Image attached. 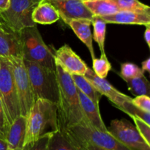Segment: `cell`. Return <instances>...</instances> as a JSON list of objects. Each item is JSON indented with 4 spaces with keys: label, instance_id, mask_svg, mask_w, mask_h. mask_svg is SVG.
<instances>
[{
    "label": "cell",
    "instance_id": "6da1fadb",
    "mask_svg": "<svg viewBox=\"0 0 150 150\" xmlns=\"http://www.w3.org/2000/svg\"><path fill=\"white\" fill-rule=\"evenodd\" d=\"M55 71L58 83L57 108L59 127L60 130H63L80 122L84 119V115L81 106L77 87L71 74L57 60H55Z\"/></svg>",
    "mask_w": 150,
    "mask_h": 150
},
{
    "label": "cell",
    "instance_id": "d6986e66",
    "mask_svg": "<svg viewBox=\"0 0 150 150\" xmlns=\"http://www.w3.org/2000/svg\"><path fill=\"white\" fill-rule=\"evenodd\" d=\"M94 16H105L120 11L112 0H87L83 1Z\"/></svg>",
    "mask_w": 150,
    "mask_h": 150
},
{
    "label": "cell",
    "instance_id": "83f0119b",
    "mask_svg": "<svg viewBox=\"0 0 150 150\" xmlns=\"http://www.w3.org/2000/svg\"><path fill=\"white\" fill-rule=\"evenodd\" d=\"M52 133L53 132H49V133H45L32 144L26 147H22V150H47L48 141Z\"/></svg>",
    "mask_w": 150,
    "mask_h": 150
},
{
    "label": "cell",
    "instance_id": "1f68e13d",
    "mask_svg": "<svg viewBox=\"0 0 150 150\" xmlns=\"http://www.w3.org/2000/svg\"><path fill=\"white\" fill-rule=\"evenodd\" d=\"M142 70L143 73L144 72H148L150 73V58H148L145 61H144L142 63Z\"/></svg>",
    "mask_w": 150,
    "mask_h": 150
},
{
    "label": "cell",
    "instance_id": "e575fe53",
    "mask_svg": "<svg viewBox=\"0 0 150 150\" xmlns=\"http://www.w3.org/2000/svg\"><path fill=\"white\" fill-rule=\"evenodd\" d=\"M0 150H8L7 142L4 139L0 138Z\"/></svg>",
    "mask_w": 150,
    "mask_h": 150
},
{
    "label": "cell",
    "instance_id": "7c38bea8",
    "mask_svg": "<svg viewBox=\"0 0 150 150\" xmlns=\"http://www.w3.org/2000/svg\"><path fill=\"white\" fill-rule=\"evenodd\" d=\"M54 59L62 64L70 74L84 76L88 66L68 45H64L55 51Z\"/></svg>",
    "mask_w": 150,
    "mask_h": 150
},
{
    "label": "cell",
    "instance_id": "2e32d148",
    "mask_svg": "<svg viewBox=\"0 0 150 150\" xmlns=\"http://www.w3.org/2000/svg\"><path fill=\"white\" fill-rule=\"evenodd\" d=\"M26 128V117L20 115L12 122L6 132L5 141L8 150L23 147Z\"/></svg>",
    "mask_w": 150,
    "mask_h": 150
},
{
    "label": "cell",
    "instance_id": "9c48e42d",
    "mask_svg": "<svg viewBox=\"0 0 150 150\" xmlns=\"http://www.w3.org/2000/svg\"><path fill=\"white\" fill-rule=\"evenodd\" d=\"M108 132L119 142L132 150H150V146L139 134L136 126L126 120H114Z\"/></svg>",
    "mask_w": 150,
    "mask_h": 150
},
{
    "label": "cell",
    "instance_id": "7a4b0ae2",
    "mask_svg": "<svg viewBox=\"0 0 150 150\" xmlns=\"http://www.w3.org/2000/svg\"><path fill=\"white\" fill-rule=\"evenodd\" d=\"M57 130H59V127L57 104L48 100H36L26 117L23 147L32 144L45 133Z\"/></svg>",
    "mask_w": 150,
    "mask_h": 150
},
{
    "label": "cell",
    "instance_id": "3957f363",
    "mask_svg": "<svg viewBox=\"0 0 150 150\" xmlns=\"http://www.w3.org/2000/svg\"><path fill=\"white\" fill-rule=\"evenodd\" d=\"M18 33L23 59L55 70L54 54L42 40L37 25L24 28Z\"/></svg>",
    "mask_w": 150,
    "mask_h": 150
},
{
    "label": "cell",
    "instance_id": "4dcf8cb0",
    "mask_svg": "<svg viewBox=\"0 0 150 150\" xmlns=\"http://www.w3.org/2000/svg\"><path fill=\"white\" fill-rule=\"evenodd\" d=\"M0 121H1V124L3 125L5 130V135L6 132H7V122H6V118H5V114H4V108H3V104L2 101H1V97H0Z\"/></svg>",
    "mask_w": 150,
    "mask_h": 150
},
{
    "label": "cell",
    "instance_id": "44dd1931",
    "mask_svg": "<svg viewBox=\"0 0 150 150\" xmlns=\"http://www.w3.org/2000/svg\"><path fill=\"white\" fill-rule=\"evenodd\" d=\"M94 33L92 38L98 43L101 55H105V40L106 33V23L100 16H94L92 19Z\"/></svg>",
    "mask_w": 150,
    "mask_h": 150
},
{
    "label": "cell",
    "instance_id": "7402d4cb",
    "mask_svg": "<svg viewBox=\"0 0 150 150\" xmlns=\"http://www.w3.org/2000/svg\"><path fill=\"white\" fill-rule=\"evenodd\" d=\"M47 150H78L60 130L54 131L50 137Z\"/></svg>",
    "mask_w": 150,
    "mask_h": 150
},
{
    "label": "cell",
    "instance_id": "277c9868",
    "mask_svg": "<svg viewBox=\"0 0 150 150\" xmlns=\"http://www.w3.org/2000/svg\"><path fill=\"white\" fill-rule=\"evenodd\" d=\"M23 62L30 81L35 100L45 99L57 104L58 83L55 70L28 60L23 59Z\"/></svg>",
    "mask_w": 150,
    "mask_h": 150
},
{
    "label": "cell",
    "instance_id": "ba28073f",
    "mask_svg": "<svg viewBox=\"0 0 150 150\" xmlns=\"http://www.w3.org/2000/svg\"><path fill=\"white\" fill-rule=\"evenodd\" d=\"M40 1V0H10L8 8L0 13V18L15 32L36 26L32 21V15Z\"/></svg>",
    "mask_w": 150,
    "mask_h": 150
},
{
    "label": "cell",
    "instance_id": "9a60e30c",
    "mask_svg": "<svg viewBox=\"0 0 150 150\" xmlns=\"http://www.w3.org/2000/svg\"><path fill=\"white\" fill-rule=\"evenodd\" d=\"M77 91L84 118L87 120L89 124L99 130L108 131L107 127L101 117L99 111V106L95 105L87 96H86L79 89H77Z\"/></svg>",
    "mask_w": 150,
    "mask_h": 150
},
{
    "label": "cell",
    "instance_id": "8d00e7d4",
    "mask_svg": "<svg viewBox=\"0 0 150 150\" xmlns=\"http://www.w3.org/2000/svg\"><path fill=\"white\" fill-rule=\"evenodd\" d=\"M13 150H22V148H19V149H13Z\"/></svg>",
    "mask_w": 150,
    "mask_h": 150
},
{
    "label": "cell",
    "instance_id": "8fae6325",
    "mask_svg": "<svg viewBox=\"0 0 150 150\" xmlns=\"http://www.w3.org/2000/svg\"><path fill=\"white\" fill-rule=\"evenodd\" d=\"M55 7L60 18L65 23L72 19L86 18L92 20L94 16L81 0H47Z\"/></svg>",
    "mask_w": 150,
    "mask_h": 150
},
{
    "label": "cell",
    "instance_id": "ffe728a7",
    "mask_svg": "<svg viewBox=\"0 0 150 150\" xmlns=\"http://www.w3.org/2000/svg\"><path fill=\"white\" fill-rule=\"evenodd\" d=\"M71 77L74 81L77 89L87 96L96 105L99 106L100 100L103 96L100 92L93 86L84 76L77 74H71Z\"/></svg>",
    "mask_w": 150,
    "mask_h": 150
},
{
    "label": "cell",
    "instance_id": "ac0fdd59",
    "mask_svg": "<svg viewBox=\"0 0 150 150\" xmlns=\"http://www.w3.org/2000/svg\"><path fill=\"white\" fill-rule=\"evenodd\" d=\"M32 18L34 23L39 24H52L59 20L58 10L47 0H40L32 12Z\"/></svg>",
    "mask_w": 150,
    "mask_h": 150
},
{
    "label": "cell",
    "instance_id": "30bf717a",
    "mask_svg": "<svg viewBox=\"0 0 150 150\" xmlns=\"http://www.w3.org/2000/svg\"><path fill=\"white\" fill-rule=\"evenodd\" d=\"M84 76L100 92L101 95L107 97L108 99L121 111H123L125 103L132 100V98L130 96H127L115 89L105 79H101L97 76L93 70L89 67H88Z\"/></svg>",
    "mask_w": 150,
    "mask_h": 150
},
{
    "label": "cell",
    "instance_id": "e0dca14e",
    "mask_svg": "<svg viewBox=\"0 0 150 150\" xmlns=\"http://www.w3.org/2000/svg\"><path fill=\"white\" fill-rule=\"evenodd\" d=\"M91 24L92 20L86 18H76L72 19L69 21L67 25L73 29L76 36L85 44L88 50L90 52V55L92 59L95 58V51L93 48V38L91 32Z\"/></svg>",
    "mask_w": 150,
    "mask_h": 150
},
{
    "label": "cell",
    "instance_id": "f1b7e54d",
    "mask_svg": "<svg viewBox=\"0 0 150 150\" xmlns=\"http://www.w3.org/2000/svg\"><path fill=\"white\" fill-rule=\"evenodd\" d=\"M131 103L139 109L150 113V98L146 95H139L132 98Z\"/></svg>",
    "mask_w": 150,
    "mask_h": 150
},
{
    "label": "cell",
    "instance_id": "484cf974",
    "mask_svg": "<svg viewBox=\"0 0 150 150\" xmlns=\"http://www.w3.org/2000/svg\"><path fill=\"white\" fill-rule=\"evenodd\" d=\"M120 75L126 81L129 79L144 75V73L142 69L138 67L136 64H133V63L126 62L121 64V72H120Z\"/></svg>",
    "mask_w": 150,
    "mask_h": 150
},
{
    "label": "cell",
    "instance_id": "52a82bcc",
    "mask_svg": "<svg viewBox=\"0 0 150 150\" xmlns=\"http://www.w3.org/2000/svg\"><path fill=\"white\" fill-rule=\"evenodd\" d=\"M7 59L11 65L18 98L21 115L27 117L35 100L23 59L21 56L10 57Z\"/></svg>",
    "mask_w": 150,
    "mask_h": 150
},
{
    "label": "cell",
    "instance_id": "d6a6232c",
    "mask_svg": "<svg viewBox=\"0 0 150 150\" xmlns=\"http://www.w3.org/2000/svg\"><path fill=\"white\" fill-rule=\"evenodd\" d=\"M146 30L144 32V40L146 41V44H147L148 47L150 48V25H146Z\"/></svg>",
    "mask_w": 150,
    "mask_h": 150
},
{
    "label": "cell",
    "instance_id": "603a6c76",
    "mask_svg": "<svg viewBox=\"0 0 150 150\" xmlns=\"http://www.w3.org/2000/svg\"><path fill=\"white\" fill-rule=\"evenodd\" d=\"M126 83L130 92L136 97L139 95L149 96L150 84L144 75L129 79L126 81Z\"/></svg>",
    "mask_w": 150,
    "mask_h": 150
},
{
    "label": "cell",
    "instance_id": "5bb4252c",
    "mask_svg": "<svg viewBox=\"0 0 150 150\" xmlns=\"http://www.w3.org/2000/svg\"><path fill=\"white\" fill-rule=\"evenodd\" d=\"M18 56L22 57L18 33L0 21V57L8 58Z\"/></svg>",
    "mask_w": 150,
    "mask_h": 150
},
{
    "label": "cell",
    "instance_id": "4316f807",
    "mask_svg": "<svg viewBox=\"0 0 150 150\" xmlns=\"http://www.w3.org/2000/svg\"><path fill=\"white\" fill-rule=\"evenodd\" d=\"M131 118L134 121L136 127L139 131V134L146 142V143L150 146V125L145 123L138 117H131Z\"/></svg>",
    "mask_w": 150,
    "mask_h": 150
},
{
    "label": "cell",
    "instance_id": "4fadbf2b",
    "mask_svg": "<svg viewBox=\"0 0 150 150\" xmlns=\"http://www.w3.org/2000/svg\"><path fill=\"white\" fill-rule=\"evenodd\" d=\"M100 17L106 23L150 25V10H120L114 14Z\"/></svg>",
    "mask_w": 150,
    "mask_h": 150
},
{
    "label": "cell",
    "instance_id": "d4e9b609",
    "mask_svg": "<svg viewBox=\"0 0 150 150\" xmlns=\"http://www.w3.org/2000/svg\"><path fill=\"white\" fill-rule=\"evenodd\" d=\"M120 10H150L149 6L139 0H112Z\"/></svg>",
    "mask_w": 150,
    "mask_h": 150
},
{
    "label": "cell",
    "instance_id": "74e56055",
    "mask_svg": "<svg viewBox=\"0 0 150 150\" xmlns=\"http://www.w3.org/2000/svg\"><path fill=\"white\" fill-rule=\"evenodd\" d=\"M81 1H87V0H81Z\"/></svg>",
    "mask_w": 150,
    "mask_h": 150
},
{
    "label": "cell",
    "instance_id": "836d02e7",
    "mask_svg": "<svg viewBox=\"0 0 150 150\" xmlns=\"http://www.w3.org/2000/svg\"><path fill=\"white\" fill-rule=\"evenodd\" d=\"M10 0H0V13L5 11L10 5Z\"/></svg>",
    "mask_w": 150,
    "mask_h": 150
},
{
    "label": "cell",
    "instance_id": "d590c367",
    "mask_svg": "<svg viewBox=\"0 0 150 150\" xmlns=\"http://www.w3.org/2000/svg\"><path fill=\"white\" fill-rule=\"evenodd\" d=\"M0 138L5 140V130L1 121H0Z\"/></svg>",
    "mask_w": 150,
    "mask_h": 150
},
{
    "label": "cell",
    "instance_id": "8992f818",
    "mask_svg": "<svg viewBox=\"0 0 150 150\" xmlns=\"http://www.w3.org/2000/svg\"><path fill=\"white\" fill-rule=\"evenodd\" d=\"M0 97L5 114L7 130L21 115L18 98L13 79L11 65L7 58L0 57ZM6 136V135H5Z\"/></svg>",
    "mask_w": 150,
    "mask_h": 150
},
{
    "label": "cell",
    "instance_id": "5b68a950",
    "mask_svg": "<svg viewBox=\"0 0 150 150\" xmlns=\"http://www.w3.org/2000/svg\"><path fill=\"white\" fill-rule=\"evenodd\" d=\"M61 131L70 141L86 142L107 150H132L122 144L108 131L92 127L85 118L78 124Z\"/></svg>",
    "mask_w": 150,
    "mask_h": 150
},
{
    "label": "cell",
    "instance_id": "cb8c5ba5",
    "mask_svg": "<svg viewBox=\"0 0 150 150\" xmlns=\"http://www.w3.org/2000/svg\"><path fill=\"white\" fill-rule=\"evenodd\" d=\"M92 68L97 76L101 79H105L111 70V64L108 61L106 55H101L99 59H92Z\"/></svg>",
    "mask_w": 150,
    "mask_h": 150
},
{
    "label": "cell",
    "instance_id": "f546056e",
    "mask_svg": "<svg viewBox=\"0 0 150 150\" xmlns=\"http://www.w3.org/2000/svg\"><path fill=\"white\" fill-rule=\"evenodd\" d=\"M69 141L78 150H107L92 144L86 143V142H79L70 140Z\"/></svg>",
    "mask_w": 150,
    "mask_h": 150
}]
</instances>
